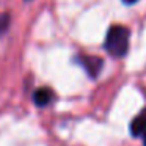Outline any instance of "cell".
Returning a JSON list of instances; mask_svg holds the SVG:
<instances>
[{"mask_svg": "<svg viewBox=\"0 0 146 146\" xmlns=\"http://www.w3.org/2000/svg\"><path fill=\"white\" fill-rule=\"evenodd\" d=\"M130 32L124 25H111L105 36V50L115 58H121L127 54Z\"/></svg>", "mask_w": 146, "mask_h": 146, "instance_id": "obj_1", "label": "cell"}, {"mask_svg": "<svg viewBox=\"0 0 146 146\" xmlns=\"http://www.w3.org/2000/svg\"><path fill=\"white\" fill-rule=\"evenodd\" d=\"M79 61L83 66V69L88 72V76L93 77V79L99 76L102 66H104V61L99 57H93V55H82V57L79 58Z\"/></svg>", "mask_w": 146, "mask_h": 146, "instance_id": "obj_2", "label": "cell"}, {"mask_svg": "<svg viewBox=\"0 0 146 146\" xmlns=\"http://www.w3.org/2000/svg\"><path fill=\"white\" fill-rule=\"evenodd\" d=\"M52 99H54V91H52L50 88H38L35 91V94H33V101H35V104L38 105V107H46V105H49L52 102Z\"/></svg>", "mask_w": 146, "mask_h": 146, "instance_id": "obj_3", "label": "cell"}, {"mask_svg": "<svg viewBox=\"0 0 146 146\" xmlns=\"http://www.w3.org/2000/svg\"><path fill=\"white\" fill-rule=\"evenodd\" d=\"M146 132V110H143L138 116L133 118L132 124H130V133L135 137H140Z\"/></svg>", "mask_w": 146, "mask_h": 146, "instance_id": "obj_4", "label": "cell"}, {"mask_svg": "<svg viewBox=\"0 0 146 146\" xmlns=\"http://www.w3.org/2000/svg\"><path fill=\"white\" fill-rule=\"evenodd\" d=\"M8 25H10V16L8 14H2L0 16V33H3L8 29Z\"/></svg>", "mask_w": 146, "mask_h": 146, "instance_id": "obj_5", "label": "cell"}, {"mask_svg": "<svg viewBox=\"0 0 146 146\" xmlns=\"http://www.w3.org/2000/svg\"><path fill=\"white\" fill-rule=\"evenodd\" d=\"M123 2H124L126 5H132V3H137L138 0H123Z\"/></svg>", "mask_w": 146, "mask_h": 146, "instance_id": "obj_6", "label": "cell"}, {"mask_svg": "<svg viewBox=\"0 0 146 146\" xmlns=\"http://www.w3.org/2000/svg\"><path fill=\"white\" fill-rule=\"evenodd\" d=\"M143 140H145V146H146V132L143 133Z\"/></svg>", "mask_w": 146, "mask_h": 146, "instance_id": "obj_7", "label": "cell"}]
</instances>
